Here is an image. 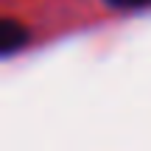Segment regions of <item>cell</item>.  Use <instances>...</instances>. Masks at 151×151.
Returning a JSON list of instances; mask_svg holds the SVG:
<instances>
[{"mask_svg": "<svg viewBox=\"0 0 151 151\" xmlns=\"http://www.w3.org/2000/svg\"><path fill=\"white\" fill-rule=\"evenodd\" d=\"M112 9H148L151 0H106Z\"/></svg>", "mask_w": 151, "mask_h": 151, "instance_id": "obj_2", "label": "cell"}, {"mask_svg": "<svg viewBox=\"0 0 151 151\" xmlns=\"http://www.w3.org/2000/svg\"><path fill=\"white\" fill-rule=\"evenodd\" d=\"M25 45H28V28L14 17H6L0 22V53L9 59L17 50H22Z\"/></svg>", "mask_w": 151, "mask_h": 151, "instance_id": "obj_1", "label": "cell"}]
</instances>
